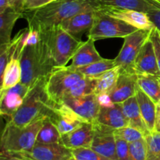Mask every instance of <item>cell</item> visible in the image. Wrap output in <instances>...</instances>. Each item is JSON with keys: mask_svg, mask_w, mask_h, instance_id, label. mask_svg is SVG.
I'll list each match as a JSON object with an SVG mask.
<instances>
[{"mask_svg": "<svg viewBox=\"0 0 160 160\" xmlns=\"http://www.w3.org/2000/svg\"><path fill=\"white\" fill-rule=\"evenodd\" d=\"M92 0H54L33 10L23 12L30 30L41 33L59 25L67 19L81 12L96 9Z\"/></svg>", "mask_w": 160, "mask_h": 160, "instance_id": "cell-1", "label": "cell"}, {"mask_svg": "<svg viewBox=\"0 0 160 160\" xmlns=\"http://www.w3.org/2000/svg\"><path fill=\"white\" fill-rule=\"evenodd\" d=\"M39 34L41 51L52 70L67 66L82 42L80 38L72 35L60 25Z\"/></svg>", "mask_w": 160, "mask_h": 160, "instance_id": "cell-2", "label": "cell"}, {"mask_svg": "<svg viewBox=\"0 0 160 160\" xmlns=\"http://www.w3.org/2000/svg\"><path fill=\"white\" fill-rule=\"evenodd\" d=\"M46 78L40 80L30 88L24 101L7 123L17 127H24L38 117H47L54 102L50 99L45 89Z\"/></svg>", "mask_w": 160, "mask_h": 160, "instance_id": "cell-3", "label": "cell"}, {"mask_svg": "<svg viewBox=\"0 0 160 160\" xmlns=\"http://www.w3.org/2000/svg\"><path fill=\"white\" fill-rule=\"evenodd\" d=\"M45 116L38 117L24 127L6 123L1 137V154H12L31 150L36 143L38 134Z\"/></svg>", "mask_w": 160, "mask_h": 160, "instance_id": "cell-4", "label": "cell"}, {"mask_svg": "<svg viewBox=\"0 0 160 160\" xmlns=\"http://www.w3.org/2000/svg\"><path fill=\"white\" fill-rule=\"evenodd\" d=\"M20 59L22 70L20 82L30 88L40 80L48 78L53 70L45 61L38 43L26 46L23 43Z\"/></svg>", "mask_w": 160, "mask_h": 160, "instance_id": "cell-5", "label": "cell"}, {"mask_svg": "<svg viewBox=\"0 0 160 160\" xmlns=\"http://www.w3.org/2000/svg\"><path fill=\"white\" fill-rule=\"evenodd\" d=\"M84 77L82 73L69 66L55 68L45 82V89L50 99L59 102L66 92Z\"/></svg>", "mask_w": 160, "mask_h": 160, "instance_id": "cell-6", "label": "cell"}, {"mask_svg": "<svg viewBox=\"0 0 160 160\" xmlns=\"http://www.w3.org/2000/svg\"><path fill=\"white\" fill-rule=\"evenodd\" d=\"M95 12L96 16L95 21L92 28L88 33V38H92L95 41L113 38H124L138 30L125 22L109 16L103 15L96 10Z\"/></svg>", "mask_w": 160, "mask_h": 160, "instance_id": "cell-7", "label": "cell"}, {"mask_svg": "<svg viewBox=\"0 0 160 160\" xmlns=\"http://www.w3.org/2000/svg\"><path fill=\"white\" fill-rule=\"evenodd\" d=\"M150 31L138 29L123 38L124 42L123 46L119 54L114 59L116 66L120 67L121 72L135 73L134 62L136 57L145 42L149 38Z\"/></svg>", "mask_w": 160, "mask_h": 160, "instance_id": "cell-8", "label": "cell"}, {"mask_svg": "<svg viewBox=\"0 0 160 160\" xmlns=\"http://www.w3.org/2000/svg\"><path fill=\"white\" fill-rule=\"evenodd\" d=\"M14 156L23 160H70L71 150L61 143H37L29 151L12 154H2Z\"/></svg>", "mask_w": 160, "mask_h": 160, "instance_id": "cell-9", "label": "cell"}, {"mask_svg": "<svg viewBox=\"0 0 160 160\" xmlns=\"http://www.w3.org/2000/svg\"><path fill=\"white\" fill-rule=\"evenodd\" d=\"M95 10L103 15L125 22L136 29L152 31L156 28L153 22L150 20L148 13L142 11L113 6H98Z\"/></svg>", "mask_w": 160, "mask_h": 160, "instance_id": "cell-10", "label": "cell"}, {"mask_svg": "<svg viewBox=\"0 0 160 160\" xmlns=\"http://www.w3.org/2000/svg\"><path fill=\"white\" fill-rule=\"evenodd\" d=\"M47 117L56 125L61 135L65 134L86 122L73 109L62 102H53Z\"/></svg>", "mask_w": 160, "mask_h": 160, "instance_id": "cell-11", "label": "cell"}, {"mask_svg": "<svg viewBox=\"0 0 160 160\" xmlns=\"http://www.w3.org/2000/svg\"><path fill=\"white\" fill-rule=\"evenodd\" d=\"M60 102L73 109L86 122L92 123L96 120L101 108L98 98L95 94L80 97L64 98Z\"/></svg>", "mask_w": 160, "mask_h": 160, "instance_id": "cell-12", "label": "cell"}, {"mask_svg": "<svg viewBox=\"0 0 160 160\" xmlns=\"http://www.w3.org/2000/svg\"><path fill=\"white\" fill-rule=\"evenodd\" d=\"M31 88L20 82L0 93V113L10 118L21 106Z\"/></svg>", "mask_w": 160, "mask_h": 160, "instance_id": "cell-13", "label": "cell"}, {"mask_svg": "<svg viewBox=\"0 0 160 160\" xmlns=\"http://www.w3.org/2000/svg\"><path fill=\"white\" fill-rule=\"evenodd\" d=\"M95 136L93 125L84 122L73 131L61 135L60 143L70 150L80 148H91Z\"/></svg>", "mask_w": 160, "mask_h": 160, "instance_id": "cell-14", "label": "cell"}, {"mask_svg": "<svg viewBox=\"0 0 160 160\" xmlns=\"http://www.w3.org/2000/svg\"><path fill=\"white\" fill-rule=\"evenodd\" d=\"M138 85L137 81V74L130 72H120L117 84L113 90L110 92L109 96L112 102L120 104L134 97L137 93Z\"/></svg>", "mask_w": 160, "mask_h": 160, "instance_id": "cell-15", "label": "cell"}, {"mask_svg": "<svg viewBox=\"0 0 160 160\" xmlns=\"http://www.w3.org/2000/svg\"><path fill=\"white\" fill-rule=\"evenodd\" d=\"M134 72L137 74L146 73L160 76L154 47L150 37L145 42L136 57L134 62Z\"/></svg>", "mask_w": 160, "mask_h": 160, "instance_id": "cell-16", "label": "cell"}, {"mask_svg": "<svg viewBox=\"0 0 160 160\" xmlns=\"http://www.w3.org/2000/svg\"><path fill=\"white\" fill-rule=\"evenodd\" d=\"M95 9L81 12L60 23V26L72 35L79 38L86 31H90L95 21Z\"/></svg>", "mask_w": 160, "mask_h": 160, "instance_id": "cell-17", "label": "cell"}, {"mask_svg": "<svg viewBox=\"0 0 160 160\" xmlns=\"http://www.w3.org/2000/svg\"><path fill=\"white\" fill-rule=\"evenodd\" d=\"M93 123H99L112 131L129 126V122L123 112L121 103L115 104L112 107L101 106L98 117Z\"/></svg>", "mask_w": 160, "mask_h": 160, "instance_id": "cell-18", "label": "cell"}, {"mask_svg": "<svg viewBox=\"0 0 160 160\" xmlns=\"http://www.w3.org/2000/svg\"><path fill=\"white\" fill-rule=\"evenodd\" d=\"M95 40L88 38L85 42H82L71 59L70 68L76 70L79 67H84L102 59L95 45Z\"/></svg>", "mask_w": 160, "mask_h": 160, "instance_id": "cell-19", "label": "cell"}, {"mask_svg": "<svg viewBox=\"0 0 160 160\" xmlns=\"http://www.w3.org/2000/svg\"><path fill=\"white\" fill-rule=\"evenodd\" d=\"M20 52H21V42L19 45L17 53L8 62L5 68L4 73L0 77L1 78L0 93L5 92L10 88L14 87L21 81L22 70L20 59Z\"/></svg>", "mask_w": 160, "mask_h": 160, "instance_id": "cell-20", "label": "cell"}, {"mask_svg": "<svg viewBox=\"0 0 160 160\" xmlns=\"http://www.w3.org/2000/svg\"><path fill=\"white\" fill-rule=\"evenodd\" d=\"M98 6H113V7L131 9L142 12H148L155 10L160 6L156 0H92Z\"/></svg>", "mask_w": 160, "mask_h": 160, "instance_id": "cell-21", "label": "cell"}, {"mask_svg": "<svg viewBox=\"0 0 160 160\" xmlns=\"http://www.w3.org/2000/svg\"><path fill=\"white\" fill-rule=\"evenodd\" d=\"M91 148L108 159L117 160V143L114 133L95 132Z\"/></svg>", "mask_w": 160, "mask_h": 160, "instance_id": "cell-22", "label": "cell"}, {"mask_svg": "<svg viewBox=\"0 0 160 160\" xmlns=\"http://www.w3.org/2000/svg\"><path fill=\"white\" fill-rule=\"evenodd\" d=\"M136 98L144 122L146 124L148 131L150 132H154L157 104L139 88L136 93Z\"/></svg>", "mask_w": 160, "mask_h": 160, "instance_id": "cell-23", "label": "cell"}, {"mask_svg": "<svg viewBox=\"0 0 160 160\" xmlns=\"http://www.w3.org/2000/svg\"><path fill=\"white\" fill-rule=\"evenodd\" d=\"M121 106L123 113L129 122V126L142 131L145 134V136L150 133L142 119L136 95L122 102Z\"/></svg>", "mask_w": 160, "mask_h": 160, "instance_id": "cell-24", "label": "cell"}, {"mask_svg": "<svg viewBox=\"0 0 160 160\" xmlns=\"http://www.w3.org/2000/svg\"><path fill=\"white\" fill-rule=\"evenodd\" d=\"M23 17V12L9 7L0 13V45L10 42L15 23Z\"/></svg>", "mask_w": 160, "mask_h": 160, "instance_id": "cell-25", "label": "cell"}, {"mask_svg": "<svg viewBox=\"0 0 160 160\" xmlns=\"http://www.w3.org/2000/svg\"><path fill=\"white\" fill-rule=\"evenodd\" d=\"M137 81L139 88L158 104L160 102V76L137 74Z\"/></svg>", "mask_w": 160, "mask_h": 160, "instance_id": "cell-26", "label": "cell"}, {"mask_svg": "<svg viewBox=\"0 0 160 160\" xmlns=\"http://www.w3.org/2000/svg\"><path fill=\"white\" fill-rule=\"evenodd\" d=\"M120 67H115L97 78V83L94 94L95 95L108 94L113 90L120 74Z\"/></svg>", "mask_w": 160, "mask_h": 160, "instance_id": "cell-27", "label": "cell"}, {"mask_svg": "<svg viewBox=\"0 0 160 160\" xmlns=\"http://www.w3.org/2000/svg\"><path fill=\"white\" fill-rule=\"evenodd\" d=\"M96 83L97 78L84 76L82 79L80 80L66 92L62 98H69V97H80L94 94Z\"/></svg>", "mask_w": 160, "mask_h": 160, "instance_id": "cell-28", "label": "cell"}, {"mask_svg": "<svg viewBox=\"0 0 160 160\" xmlns=\"http://www.w3.org/2000/svg\"><path fill=\"white\" fill-rule=\"evenodd\" d=\"M61 134L56 125L48 117L44 120L42 126L38 134L36 142L42 144L60 143Z\"/></svg>", "mask_w": 160, "mask_h": 160, "instance_id": "cell-29", "label": "cell"}, {"mask_svg": "<svg viewBox=\"0 0 160 160\" xmlns=\"http://www.w3.org/2000/svg\"><path fill=\"white\" fill-rule=\"evenodd\" d=\"M115 67H117L115 59L102 58L100 60L92 62V63L88 64L87 66L77 68L76 70L79 73H82L84 76L98 78L100 75L106 73V71L111 70V69L114 68Z\"/></svg>", "mask_w": 160, "mask_h": 160, "instance_id": "cell-30", "label": "cell"}, {"mask_svg": "<svg viewBox=\"0 0 160 160\" xmlns=\"http://www.w3.org/2000/svg\"><path fill=\"white\" fill-rule=\"evenodd\" d=\"M147 148V160H155L160 157V133L150 132L145 136Z\"/></svg>", "mask_w": 160, "mask_h": 160, "instance_id": "cell-31", "label": "cell"}, {"mask_svg": "<svg viewBox=\"0 0 160 160\" xmlns=\"http://www.w3.org/2000/svg\"><path fill=\"white\" fill-rule=\"evenodd\" d=\"M114 135L117 138L126 141L129 144L145 138V134L140 130L131 126L124 127L114 131Z\"/></svg>", "mask_w": 160, "mask_h": 160, "instance_id": "cell-32", "label": "cell"}, {"mask_svg": "<svg viewBox=\"0 0 160 160\" xmlns=\"http://www.w3.org/2000/svg\"><path fill=\"white\" fill-rule=\"evenodd\" d=\"M129 160H147V148L145 138L129 145Z\"/></svg>", "mask_w": 160, "mask_h": 160, "instance_id": "cell-33", "label": "cell"}, {"mask_svg": "<svg viewBox=\"0 0 160 160\" xmlns=\"http://www.w3.org/2000/svg\"><path fill=\"white\" fill-rule=\"evenodd\" d=\"M72 156L77 160H112L97 152L94 151L91 148H80L71 150Z\"/></svg>", "mask_w": 160, "mask_h": 160, "instance_id": "cell-34", "label": "cell"}, {"mask_svg": "<svg viewBox=\"0 0 160 160\" xmlns=\"http://www.w3.org/2000/svg\"><path fill=\"white\" fill-rule=\"evenodd\" d=\"M117 143V160H129L130 148L128 142L116 138Z\"/></svg>", "mask_w": 160, "mask_h": 160, "instance_id": "cell-35", "label": "cell"}, {"mask_svg": "<svg viewBox=\"0 0 160 160\" xmlns=\"http://www.w3.org/2000/svg\"><path fill=\"white\" fill-rule=\"evenodd\" d=\"M150 39L152 40L154 47L155 54H156V59H157V63L159 66V69L160 71V31L159 29L154 28L150 31Z\"/></svg>", "mask_w": 160, "mask_h": 160, "instance_id": "cell-36", "label": "cell"}, {"mask_svg": "<svg viewBox=\"0 0 160 160\" xmlns=\"http://www.w3.org/2000/svg\"><path fill=\"white\" fill-rule=\"evenodd\" d=\"M52 1L54 0H25L22 7V12L38 9Z\"/></svg>", "mask_w": 160, "mask_h": 160, "instance_id": "cell-37", "label": "cell"}, {"mask_svg": "<svg viewBox=\"0 0 160 160\" xmlns=\"http://www.w3.org/2000/svg\"><path fill=\"white\" fill-rule=\"evenodd\" d=\"M96 96L98 98L100 106L102 107H112L115 105V103L112 102L110 96L108 94H102V95H96Z\"/></svg>", "mask_w": 160, "mask_h": 160, "instance_id": "cell-38", "label": "cell"}, {"mask_svg": "<svg viewBox=\"0 0 160 160\" xmlns=\"http://www.w3.org/2000/svg\"><path fill=\"white\" fill-rule=\"evenodd\" d=\"M150 20L153 22L156 28L160 31V6L157 9L148 13Z\"/></svg>", "mask_w": 160, "mask_h": 160, "instance_id": "cell-39", "label": "cell"}, {"mask_svg": "<svg viewBox=\"0 0 160 160\" xmlns=\"http://www.w3.org/2000/svg\"><path fill=\"white\" fill-rule=\"evenodd\" d=\"M24 1L25 0H9V6L16 10L23 12H22V7H23Z\"/></svg>", "mask_w": 160, "mask_h": 160, "instance_id": "cell-40", "label": "cell"}, {"mask_svg": "<svg viewBox=\"0 0 160 160\" xmlns=\"http://www.w3.org/2000/svg\"><path fill=\"white\" fill-rule=\"evenodd\" d=\"M155 131L160 133V104H157L156 107V124H155Z\"/></svg>", "mask_w": 160, "mask_h": 160, "instance_id": "cell-41", "label": "cell"}, {"mask_svg": "<svg viewBox=\"0 0 160 160\" xmlns=\"http://www.w3.org/2000/svg\"><path fill=\"white\" fill-rule=\"evenodd\" d=\"M9 7H10L9 0H0V13L4 12Z\"/></svg>", "mask_w": 160, "mask_h": 160, "instance_id": "cell-42", "label": "cell"}, {"mask_svg": "<svg viewBox=\"0 0 160 160\" xmlns=\"http://www.w3.org/2000/svg\"><path fill=\"white\" fill-rule=\"evenodd\" d=\"M0 160H23L21 159H19V158L14 157V156H8V155H2L1 154V158Z\"/></svg>", "mask_w": 160, "mask_h": 160, "instance_id": "cell-43", "label": "cell"}, {"mask_svg": "<svg viewBox=\"0 0 160 160\" xmlns=\"http://www.w3.org/2000/svg\"><path fill=\"white\" fill-rule=\"evenodd\" d=\"M70 160H77V159H74V158H73V156H72V158H71V159H70Z\"/></svg>", "mask_w": 160, "mask_h": 160, "instance_id": "cell-44", "label": "cell"}, {"mask_svg": "<svg viewBox=\"0 0 160 160\" xmlns=\"http://www.w3.org/2000/svg\"><path fill=\"white\" fill-rule=\"evenodd\" d=\"M155 160H160V157H159V158H157V159H156Z\"/></svg>", "mask_w": 160, "mask_h": 160, "instance_id": "cell-45", "label": "cell"}, {"mask_svg": "<svg viewBox=\"0 0 160 160\" xmlns=\"http://www.w3.org/2000/svg\"><path fill=\"white\" fill-rule=\"evenodd\" d=\"M156 1H157V2H160V0H156Z\"/></svg>", "mask_w": 160, "mask_h": 160, "instance_id": "cell-46", "label": "cell"}, {"mask_svg": "<svg viewBox=\"0 0 160 160\" xmlns=\"http://www.w3.org/2000/svg\"><path fill=\"white\" fill-rule=\"evenodd\" d=\"M158 104H160V103H158Z\"/></svg>", "mask_w": 160, "mask_h": 160, "instance_id": "cell-47", "label": "cell"}, {"mask_svg": "<svg viewBox=\"0 0 160 160\" xmlns=\"http://www.w3.org/2000/svg\"><path fill=\"white\" fill-rule=\"evenodd\" d=\"M159 103H160V102H159Z\"/></svg>", "mask_w": 160, "mask_h": 160, "instance_id": "cell-48", "label": "cell"}]
</instances>
